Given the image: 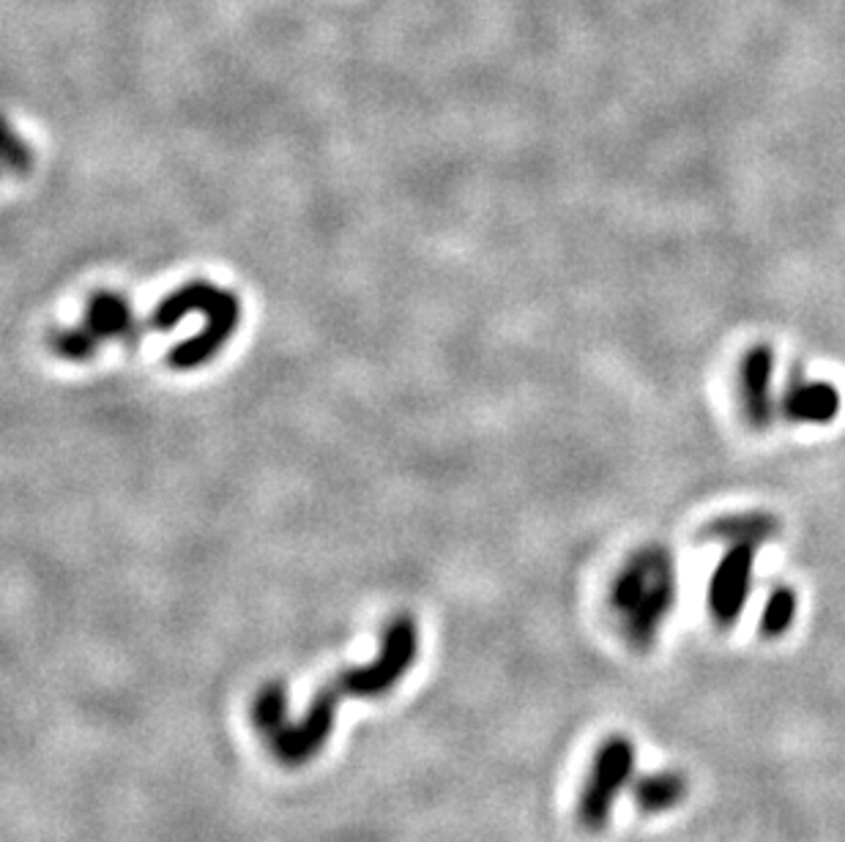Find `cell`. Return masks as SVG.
Listing matches in <instances>:
<instances>
[{
    "mask_svg": "<svg viewBox=\"0 0 845 842\" xmlns=\"http://www.w3.org/2000/svg\"><path fill=\"white\" fill-rule=\"evenodd\" d=\"M676 605L674 558L663 547H643L610 585V607L633 648H652Z\"/></svg>",
    "mask_w": 845,
    "mask_h": 842,
    "instance_id": "cell-1",
    "label": "cell"
},
{
    "mask_svg": "<svg viewBox=\"0 0 845 842\" xmlns=\"http://www.w3.org/2000/svg\"><path fill=\"white\" fill-rule=\"evenodd\" d=\"M635 763H638V750L622 733L608 736L599 746L586 785H583L580 804H577V818L588 832H599L608 826L613 808H616L624 787H633Z\"/></svg>",
    "mask_w": 845,
    "mask_h": 842,
    "instance_id": "cell-2",
    "label": "cell"
},
{
    "mask_svg": "<svg viewBox=\"0 0 845 842\" xmlns=\"http://www.w3.org/2000/svg\"><path fill=\"white\" fill-rule=\"evenodd\" d=\"M416 654H419V626H416V621L408 613H402V616L391 618L389 626L384 630L375 662L365 667H354V671H345L337 678V690L342 695L354 697L386 695L414 667Z\"/></svg>",
    "mask_w": 845,
    "mask_h": 842,
    "instance_id": "cell-3",
    "label": "cell"
},
{
    "mask_svg": "<svg viewBox=\"0 0 845 842\" xmlns=\"http://www.w3.org/2000/svg\"><path fill=\"white\" fill-rule=\"evenodd\" d=\"M195 290V313L203 318V331L195 339L183 343L181 348L172 350L170 361L178 369H195L211 361L219 350L225 348L233 337L238 320H241V307L233 293L213 288L211 283H192Z\"/></svg>",
    "mask_w": 845,
    "mask_h": 842,
    "instance_id": "cell-4",
    "label": "cell"
},
{
    "mask_svg": "<svg viewBox=\"0 0 845 842\" xmlns=\"http://www.w3.org/2000/svg\"><path fill=\"white\" fill-rule=\"evenodd\" d=\"M339 706V690L326 686L312 697L309 709L294 725H285L277 736L271 739V752L285 763V766H299V763L312 761L315 755L324 752L329 744L331 733H335Z\"/></svg>",
    "mask_w": 845,
    "mask_h": 842,
    "instance_id": "cell-5",
    "label": "cell"
},
{
    "mask_svg": "<svg viewBox=\"0 0 845 842\" xmlns=\"http://www.w3.org/2000/svg\"><path fill=\"white\" fill-rule=\"evenodd\" d=\"M755 555H758V545L736 542L719 558L709 583V611L719 626H734L739 621L753 591Z\"/></svg>",
    "mask_w": 845,
    "mask_h": 842,
    "instance_id": "cell-6",
    "label": "cell"
},
{
    "mask_svg": "<svg viewBox=\"0 0 845 842\" xmlns=\"http://www.w3.org/2000/svg\"><path fill=\"white\" fill-rule=\"evenodd\" d=\"M132 328L135 315L129 304L116 293H99L88 307L86 324L63 334L58 350L67 358H88L102 339H132Z\"/></svg>",
    "mask_w": 845,
    "mask_h": 842,
    "instance_id": "cell-7",
    "label": "cell"
},
{
    "mask_svg": "<svg viewBox=\"0 0 845 842\" xmlns=\"http://www.w3.org/2000/svg\"><path fill=\"white\" fill-rule=\"evenodd\" d=\"M772 369H775V354L766 345H755L742 358V403L744 414L753 427H769L775 419V399H772Z\"/></svg>",
    "mask_w": 845,
    "mask_h": 842,
    "instance_id": "cell-8",
    "label": "cell"
},
{
    "mask_svg": "<svg viewBox=\"0 0 845 842\" xmlns=\"http://www.w3.org/2000/svg\"><path fill=\"white\" fill-rule=\"evenodd\" d=\"M841 410V392L824 380H805L794 373V380L785 389L783 414L796 424H829Z\"/></svg>",
    "mask_w": 845,
    "mask_h": 842,
    "instance_id": "cell-9",
    "label": "cell"
},
{
    "mask_svg": "<svg viewBox=\"0 0 845 842\" xmlns=\"http://www.w3.org/2000/svg\"><path fill=\"white\" fill-rule=\"evenodd\" d=\"M689 782L682 772H657L633 782V799L643 815H663L687 799Z\"/></svg>",
    "mask_w": 845,
    "mask_h": 842,
    "instance_id": "cell-10",
    "label": "cell"
},
{
    "mask_svg": "<svg viewBox=\"0 0 845 842\" xmlns=\"http://www.w3.org/2000/svg\"><path fill=\"white\" fill-rule=\"evenodd\" d=\"M779 534V523L772 515H736L709 525L704 531V539H717L736 545V542H749V545H766Z\"/></svg>",
    "mask_w": 845,
    "mask_h": 842,
    "instance_id": "cell-11",
    "label": "cell"
},
{
    "mask_svg": "<svg viewBox=\"0 0 845 842\" xmlns=\"http://www.w3.org/2000/svg\"><path fill=\"white\" fill-rule=\"evenodd\" d=\"M252 722L269 739L288 725V686L282 681H269L266 686H260L252 703Z\"/></svg>",
    "mask_w": 845,
    "mask_h": 842,
    "instance_id": "cell-12",
    "label": "cell"
},
{
    "mask_svg": "<svg viewBox=\"0 0 845 842\" xmlns=\"http://www.w3.org/2000/svg\"><path fill=\"white\" fill-rule=\"evenodd\" d=\"M796 613H799V596H796V591L791 588V585H775L769 600H766L764 611H760V635H764L766 641L783 637L785 632L794 626Z\"/></svg>",
    "mask_w": 845,
    "mask_h": 842,
    "instance_id": "cell-13",
    "label": "cell"
}]
</instances>
